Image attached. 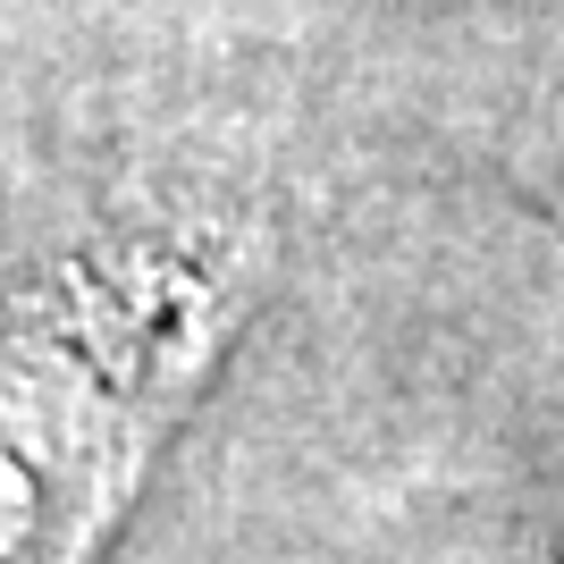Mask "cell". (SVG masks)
<instances>
[{
    "mask_svg": "<svg viewBox=\"0 0 564 564\" xmlns=\"http://www.w3.org/2000/svg\"><path fill=\"white\" fill-rule=\"evenodd\" d=\"M245 295V228L135 219L68 245L0 304V564H94Z\"/></svg>",
    "mask_w": 564,
    "mask_h": 564,
    "instance_id": "cell-1",
    "label": "cell"
}]
</instances>
